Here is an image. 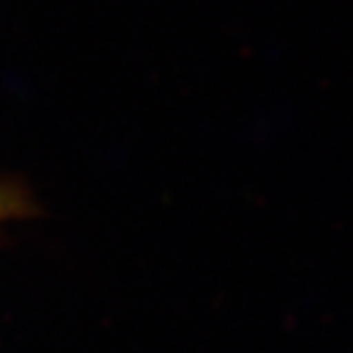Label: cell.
I'll list each match as a JSON object with an SVG mask.
<instances>
[{"mask_svg": "<svg viewBox=\"0 0 353 353\" xmlns=\"http://www.w3.org/2000/svg\"><path fill=\"white\" fill-rule=\"evenodd\" d=\"M37 214L32 192L17 176H0V228Z\"/></svg>", "mask_w": 353, "mask_h": 353, "instance_id": "obj_1", "label": "cell"}]
</instances>
